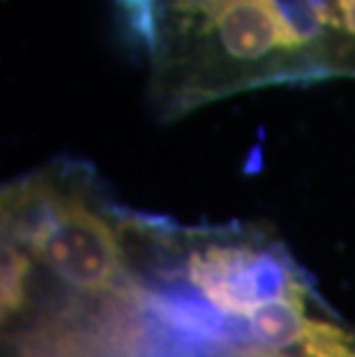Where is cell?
<instances>
[{
	"label": "cell",
	"mask_w": 355,
	"mask_h": 357,
	"mask_svg": "<svg viewBox=\"0 0 355 357\" xmlns=\"http://www.w3.org/2000/svg\"><path fill=\"white\" fill-rule=\"evenodd\" d=\"M332 79H355V0H302Z\"/></svg>",
	"instance_id": "1"
},
{
	"label": "cell",
	"mask_w": 355,
	"mask_h": 357,
	"mask_svg": "<svg viewBox=\"0 0 355 357\" xmlns=\"http://www.w3.org/2000/svg\"><path fill=\"white\" fill-rule=\"evenodd\" d=\"M312 300L309 284L300 286L286 298L270 300L249 316L252 337L268 351L286 353L296 348L307 330V302Z\"/></svg>",
	"instance_id": "2"
}]
</instances>
